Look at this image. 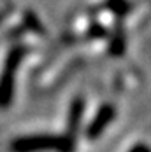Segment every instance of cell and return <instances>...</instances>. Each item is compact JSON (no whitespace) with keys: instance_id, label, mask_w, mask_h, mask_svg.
<instances>
[{"instance_id":"52a82bcc","label":"cell","mask_w":151,"mask_h":152,"mask_svg":"<svg viewBox=\"0 0 151 152\" xmlns=\"http://www.w3.org/2000/svg\"><path fill=\"white\" fill-rule=\"evenodd\" d=\"M23 26L28 28L30 31H33V33H37V35H44L46 33V28L41 23L39 16L35 12H32V11H25L23 12Z\"/></svg>"},{"instance_id":"3957f363","label":"cell","mask_w":151,"mask_h":152,"mask_svg":"<svg viewBox=\"0 0 151 152\" xmlns=\"http://www.w3.org/2000/svg\"><path fill=\"white\" fill-rule=\"evenodd\" d=\"M116 114H118L116 107L113 103H102L97 108L91 121L88 122V126L84 129V138L88 142H97L107 131V128L113 124V121L116 119Z\"/></svg>"},{"instance_id":"ba28073f","label":"cell","mask_w":151,"mask_h":152,"mask_svg":"<svg viewBox=\"0 0 151 152\" xmlns=\"http://www.w3.org/2000/svg\"><path fill=\"white\" fill-rule=\"evenodd\" d=\"M107 33H109V30H107L106 26H104L100 21L93 19L90 25H88L86 37H88V39H91V40H104V39H107Z\"/></svg>"},{"instance_id":"9c48e42d","label":"cell","mask_w":151,"mask_h":152,"mask_svg":"<svg viewBox=\"0 0 151 152\" xmlns=\"http://www.w3.org/2000/svg\"><path fill=\"white\" fill-rule=\"evenodd\" d=\"M127 152H151V147L148 143H144V142H137Z\"/></svg>"},{"instance_id":"277c9868","label":"cell","mask_w":151,"mask_h":152,"mask_svg":"<svg viewBox=\"0 0 151 152\" xmlns=\"http://www.w3.org/2000/svg\"><path fill=\"white\" fill-rule=\"evenodd\" d=\"M84 110H86V98L83 94H76L69 103L67 110V122H65V137L77 143V137L81 131V124L84 117Z\"/></svg>"},{"instance_id":"8992f818","label":"cell","mask_w":151,"mask_h":152,"mask_svg":"<svg viewBox=\"0 0 151 152\" xmlns=\"http://www.w3.org/2000/svg\"><path fill=\"white\" fill-rule=\"evenodd\" d=\"M132 9H134V5L130 0H104L100 4V11H106L120 19H125L132 12Z\"/></svg>"},{"instance_id":"7a4b0ae2","label":"cell","mask_w":151,"mask_h":152,"mask_svg":"<svg viewBox=\"0 0 151 152\" xmlns=\"http://www.w3.org/2000/svg\"><path fill=\"white\" fill-rule=\"evenodd\" d=\"M28 46L16 44L13 46L4 60V66L0 72V110H7L13 100H14V89H16V74L19 70L21 61L28 54Z\"/></svg>"},{"instance_id":"6da1fadb","label":"cell","mask_w":151,"mask_h":152,"mask_svg":"<svg viewBox=\"0 0 151 152\" xmlns=\"http://www.w3.org/2000/svg\"><path fill=\"white\" fill-rule=\"evenodd\" d=\"M77 143L69 140L65 135H25L18 137L9 143L11 152H76Z\"/></svg>"},{"instance_id":"5b68a950","label":"cell","mask_w":151,"mask_h":152,"mask_svg":"<svg viewBox=\"0 0 151 152\" xmlns=\"http://www.w3.org/2000/svg\"><path fill=\"white\" fill-rule=\"evenodd\" d=\"M127 51V33L123 26V19L114 18L113 30L107 33V53L113 58H121Z\"/></svg>"}]
</instances>
